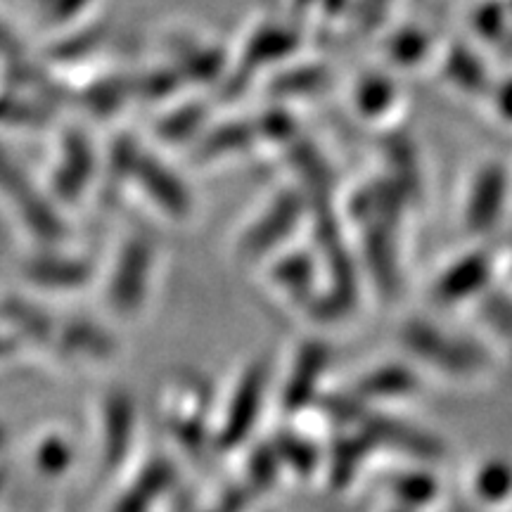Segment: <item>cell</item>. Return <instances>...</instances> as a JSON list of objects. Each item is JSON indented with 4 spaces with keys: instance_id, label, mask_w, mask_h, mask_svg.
<instances>
[{
    "instance_id": "cell-5",
    "label": "cell",
    "mask_w": 512,
    "mask_h": 512,
    "mask_svg": "<svg viewBox=\"0 0 512 512\" xmlns=\"http://www.w3.org/2000/svg\"><path fill=\"white\" fill-rule=\"evenodd\" d=\"M470 24L482 41H505V36H508L510 31L508 3H503V0H486V3H479L477 8L472 10Z\"/></svg>"
},
{
    "instance_id": "cell-6",
    "label": "cell",
    "mask_w": 512,
    "mask_h": 512,
    "mask_svg": "<svg viewBox=\"0 0 512 512\" xmlns=\"http://www.w3.org/2000/svg\"><path fill=\"white\" fill-rule=\"evenodd\" d=\"M387 50L389 57H392L396 64L411 67V64H418L422 57L427 55V50H430V38H427L425 31L408 27L396 31V34L389 38Z\"/></svg>"
},
{
    "instance_id": "cell-12",
    "label": "cell",
    "mask_w": 512,
    "mask_h": 512,
    "mask_svg": "<svg viewBox=\"0 0 512 512\" xmlns=\"http://www.w3.org/2000/svg\"><path fill=\"white\" fill-rule=\"evenodd\" d=\"M316 3L318 0H292V5L297 10H311V8H316Z\"/></svg>"
},
{
    "instance_id": "cell-1",
    "label": "cell",
    "mask_w": 512,
    "mask_h": 512,
    "mask_svg": "<svg viewBox=\"0 0 512 512\" xmlns=\"http://www.w3.org/2000/svg\"><path fill=\"white\" fill-rule=\"evenodd\" d=\"M505 200V174L501 166H489L477 176L467 200V226L470 230H489L503 211Z\"/></svg>"
},
{
    "instance_id": "cell-7",
    "label": "cell",
    "mask_w": 512,
    "mask_h": 512,
    "mask_svg": "<svg viewBox=\"0 0 512 512\" xmlns=\"http://www.w3.org/2000/svg\"><path fill=\"white\" fill-rule=\"evenodd\" d=\"M394 100V86L392 81L382 79V76L370 74L368 79H363L358 83L356 91V102L358 110L368 117H375L377 112H384L389 107V102Z\"/></svg>"
},
{
    "instance_id": "cell-9",
    "label": "cell",
    "mask_w": 512,
    "mask_h": 512,
    "mask_svg": "<svg viewBox=\"0 0 512 512\" xmlns=\"http://www.w3.org/2000/svg\"><path fill=\"white\" fill-rule=\"evenodd\" d=\"M370 430L380 434L382 439H387L389 444H399V446H406L411 448V451H434V441L427 439V434H420L411 430V427H403V425H396V422H375Z\"/></svg>"
},
{
    "instance_id": "cell-11",
    "label": "cell",
    "mask_w": 512,
    "mask_h": 512,
    "mask_svg": "<svg viewBox=\"0 0 512 512\" xmlns=\"http://www.w3.org/2000/svg\"><path fill=\"white\" fill-rule=\"evenodd\" d=\"M498 105H501L505 117L512 119V81L505 83L501 91H498Z\"/></svg>"
},
{
    "instance_id": "cell-8",
    "label": "cell",
    "mask_w": 512,
    "mask_h": 512,
    "mask_svg": "<svg viewBox=\"0 0 512 512\" xmlns=\"http://www.w3.org/2000/svg\"><path fill=\"white\" fill-rule=\"evenodd\" d=\"M413 389V377L408 370L403 368H382L377 370L368 377V380H363V392L366 394H406Z\"/></svg>"
},
{
    "instance_id": "cell-10",
    "label": "cell",
    "mask_w": 512,
    "mask_h": 512,
    "mask_svg": "<svg viewBox=\"0 0 512 512\" xmlns=\"http://www.w3.org/2000/svg\"><path fill=\"white\" fill-rule=\"evenodd\" d=\"M358 8V22L366 29H375L382 22V17L387 15V10L392 8V0H356Z\"/></svg>"
},
{
    "instance_id": "cell-2",
    "label": "cell",
    "mask_w": 512,
    "mask_h": 512,
    "mask_svg": "<svg viewBox=\"0 0 512 512\" xmlns=\"http://www.w3.org/2000/svg\"><path fill=\"white\" fill-rule=\"evenodd\" d=\"M451 339L441 335V332L427 328V325H413V328L406 330V344L411 347L415 354L432 358V363H439L446 370H456V373H463V370H472L477 366V356L470 354L460 344H448Z\"/></svg>"
},
{
    "instance_id": "cell-4",
    "label": "cell",
    "mask_w": 512,
    "mask_h": 512,
    "mask_svg": "<svg viewBox=\"0 0 512 512\" xmlns=\"http://www.w3.org/2000/svg\"><path fill=\"white\" fill-rule=\"evenodd\" d=\"M444 72L448 79L456 83V86L463 88V91H482L486 86L484 67L479 64L477 57L463 46L448 50Z\"/></svg>"
},
{
    "instance_id": "cell-3",
    "label": "cell",
    "mask_w": 512,
    "mask_h": 512,
    "mask_svg": "<svg viewBox=\"0 0 512 512\" xmlns=\"http://www.w3.org/2000/svg\"><path fill=\"white\" fill-rule=\"evenodd\" d=\"M486 275H489V264H486L484 256H470L441 278L437 287L439 299L441 302H453V299L467 297L484 283Z\"/></svg>"
}]
</instances>
